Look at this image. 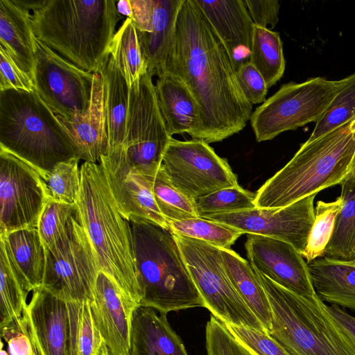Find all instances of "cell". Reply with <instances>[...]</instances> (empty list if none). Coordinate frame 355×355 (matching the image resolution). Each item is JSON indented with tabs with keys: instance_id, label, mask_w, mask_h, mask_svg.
I'll use <instances>...</instances> for the list:
<instances>
[{
	"instance_id": "6da1fadb",
	"label": "cell",
	"mask_w": 355,
	"mask_h": 355,
	"mask_svg": "<svg viewBox=\"0 0 355 355\" xmlns=\"http://www.w3.org/2000/svg\"><path fill=\"white\" fill-rule=\"evenodd\" d=\"M166 72L180 78L198 102L201 140L221 141L243 130L250 119L252 105L241 91L226 49L196 0H183L180 8Z\"/></svg>"
},
{
	"instance_id": "7a4b0ae2",
	"label": "cell",
	"mask_w": 355,
	"mask_h": 355,
	"mask_svg": "<svg viewBox=\"0 0 355 355\" xmlns=\"http://www.w3.org/2000/svg\"><path fill=\"white\" fill-rule=\"evenodd\" d=\"M31 23L37 40L76 67L98 72L123 16L114 0H40Z\"/></svg>"
},
{
	"instance_id": "3957f363",
	"label": "cell",
	"mask_w": 355,
	"mask_h": 355,
	"mask_svg": "<svg viewBox=\"0 0 355 355\" xmlns=\"http://www.w3.org/2000/svg\"><path fill=\"white\" fill-rule=\"evenodd\" d=\"M76 215L96 253L100 270L109 275L138 306L137 283L131 228L114 198L100 163L80 166V187Z\"/></svg>"
},
{
	"instance_id": "277c9868",
	"label": "cell",
	"mask_w": 355,
	"mask_h": 355,
	"mask_svg": "<svg viewBox=\"0 0 355 355\" xmlns=\"http://www.w3.org/2000/svg\"><path fill=\"white\" fill-rule=\"evenodd\" d=\"M355 154V117L312 141L257 191V207L288 206L340 184L349 175Z\"/></svg>"
},
{
	"instance_id": "5b68a950",
	"label": "cell",
	"mask_w": 355,
	"mask_h": 355,
	"mask_svg": "<svg viewBox=\"0 0 355 355\" xmlns=\"http://www.w3.org/2000/svg\"><path fill=\"white\" fill-rule=\"evenodd\" d=\"M129 222L140 291L139 306L164 313L205 307L171 230L135 217Z\"/></svg>"
},
{
	"instance_id": "8992f818",
	"label": "cell",
	"mask_w": 355,
	"mask_h": 355,
	"mask_svg": "<svg viewBox=\"0 0 355 355\" xmlns=\"http://www.w3.org/2000/svg\"><path fill=\"white\" fill-rule=\"evenodd\" d=\"M0 148L29 164L44 180L58 163L80 159L56 114L36 92L24 90L0 92Z\"/></svg>"
},
{
	"instance_id": "52a82bcc",
	"label": "cell",
	"mask_w": 355,
	"mask_h": 355,
	"mask_svg": "<svg viewBox=\"0 0 355 355\" xmlns=\"http://www.w3.org/2000/svg\"><path fill=\"white\" fill-rule=\"evenodd\" d=\"M255 270L271 308L268 334L290 355H355V346L318 295H299Z\"/></svg>"
},
{
	"instance_id": "ba28073f",
	"label": "cell",
	"mask_w": 355,
	"mask_h": 355,
	"mask_svg": "<svg viewBox=\"0 0 355 355\" xmlns=\"http://www.w3.org/2000/svg\"><path fill=\"white\" fill-rule=\"evenodd\" d=\"M153 75L147 71L130 89L126 133L119 148L104 155L112 165L154 178L172 137L159 107Z\"/></svg>"
},
{
	"instance_id": "9c48e42d",
	"label": "cell",
	"mask_w": 355,
	"mask_h": 355,
	"mask_svg": "<svg viewBox=\"0 0 355 355\" xmlns=\"http://www.w3.org/2000/svg\"><path fill=\"white\" fill-rule=\"evenodd\" d=\"M343 85V78H310L283 85L252 113L250 121L258 142L317 122Z\"/></svg>"
},
{
	"instance_id": "30bf717a",
	"label": "cell",
	"mask_w": 355,
	"mask_h": 355,
	"mask_svg": "<svg viewBox=\"0 0 355 355\" xmlns=\"http://www.w3.org/2000/svg\"><path fill=\"white\" fill-rule=\"evenodd\" d=\"M174 236L205 308L211 315L224 324L266 332L228 278L220 248L198 239Z\"/></svg>"
},
{
	"instance_id": "8fae6325",
	"label": "cell",
	"mask_w": 355,
	"mask_h": 355,
	"mask_svg": "<svg viewBox=\"0 0 355 355\" xmlns=\"http://www.w3.org/2000/svg\"><path fill=\"white\" fill-rule=\"evenodd\" d=\"M160 167L175 188L194 200L239 184L227 161L201 139L172 137Z\"/></svg>"
},
{
	"instance_id": "7c38bea8",
	"label": "cell",
	"mask_w": 355,
	"mask_h": 355,
	"mask_svg": "<svg viewBox=\"0 0 355 355\" xmlns=\"http://www.w3.org/2000/svg\"><path fill=\"white\" fill-rule=\"evenodd\" d=\"M100 271L96 253L76 215L68 236L51 252H46L42 287L53 295L83 304L91 301Z\"/></svg>"
},
{
	"instance_id": "4fadbf2b",
	"label": "cell",
	"mask_w": 355,
	"mask_h": 355,
	"mask_svg": "<svg viewBox=\"0 0 355 355\" xmlns=\"http://www.w3.org/2000/svg\"><path fill=\"white\" fill-rule=\"evenodd\" d=\"M51 196L40 174L0 148V235L37 228Z\"/></svg>"
},
{
	"instance_id": "5bb4252c",
	"label": "cell",
	"mask_w": 355,
	"mask_h": 355,
	"mask_svg": "<svg viewBox=\"0 0 355 355\" xmlns=\"http://www.w3.org/2000/svg\"><path fill=\"white\" fill-rule=\"evenodd\" d=\"M93 73L66 60L37 39L35 92L58 116L70 120L88 107Z\"/></svg>"
},
{
	"instance_id": "9a60e30c",
	"label": "cell",
	"mask_w": 355,
	"mask_h": 355,
	"mask_svg": "<svg viewBox=\"0 0 355 355\" xmlns=\"http://www.w3.org/2000/svg\"><path fill=\"white\" fill-rule=\"evenodd\" d=\"M82 306L43 287L33 291L23 316L37 355H76Z\"/></svg>"
},
{
	"instance_id": "2e32d148",
	"label": "cell",
	"mask_w": 355,
	"mask_h": 355,
	"mask_svg": "<svg viewBox=\"0 0 355 355\" xmlns=\"http://www.w3.org/2000/svg\"><path fill=\"white\" fill-rule=\"evenodd\" d=\"M316 193L288 206L259 208L205 217L235 228L244 234L270 237L304 251L314 222Z\"/></svg>"
},
{
	"instance_id": "e0dca14e",
	"label": "cell",
	"mask_w": 355,
	"mask_h": 355,
	"mask_svg": "<svg viewBox=\"0 0 355 355\" xmlns=\"http://www.w3.org/2000/svg\"><path fill=\"white\" fill-rule=\"evenodd\" d=\"M245 248L250 263L259 272L299 295H318L308 263L291 244L270 237L248 234Z\"/></svg>"
},
{
	"instance_id": "ac0fdd59",
	"label": "cell",
	"mask_w": 355,
	"mask_h": 355,
	"mask_svg": "<svg viewBox=\"0 0 355 355\" xmlns=\"http://www.w3.org/2000/svg\"><path fill=\"white\" fill-rule=\"evenodd\" d=\"M137 306L109 275L98 272L90 309L110 355H129L132 315Z\"/></svg>"
},
{
	"instance_id": "d6986e66",
	"label": "cell",
	"mask_w": 355,
	"mask_h": 355,
	"mask_svg": "<svg viewBox=\"0 0 355 355\" xmlns=\"http://www.w3.org/2000/svg\"><path fill=\"white\" fill-rule=\"evenodd\" d=\"M216 31L235 71L250 61L254 23L243 0H196Z\"/></svg>"
},
{
	"instance_id": "ffe728a7",
	"label": "cell",
	"mask_w": 355,
	"mask_h": 355,
	"mask_svg": "<svg viewBox=\"0 0 355 355\" xmlns=\"http://www.w3.org/2000/svg\"><path fill=\"white\" fill-rule=\"evenodd\" d=\"M93 76L92 96L87 110L70 120L56 116L75 142L80 159L99 163L109 148L105 90L102 75L96 72Z\"/></svg>"
},
{
	"instance_id": "44dd1931",
	"label": "cell",
	"mask_w": 355,
	"mask_h": 355,
	"mask_svg": "<svg viewBox=\"0 0 355 355\" xmlns=\"http://www.w3.org/2000/svg\"><path fill=\"white\" fill-rule=\"evenodd\" d=\"M99 163L104 168L110 187L122 215L129 220L135 217L169 229L153 193V178L143 176L110 164L103 155Z\"/></svg>"
},
{
	"instance_id": "7402d4cb",
	"label": "cell",
	"mask_w": 355,
	"mask_h": 355,
	"mask_svg": "<svg viewBox=\"0 0 355 355\" xmlns=\"http://www.w3.org/2000/svg\"><path fill=\"white\" fill-rule=\"evenodd\" d=\"M155 91L167 131L187 133L200 139L202 120L198 102L187 85L178 76L166 72L158 77Z\"/></svg>"
},
{
	"instance_id": "603a6c76",
	"label": "cell",
	"mask_w": 355,
	"mask_h": 355,
	"mask_svg": "<svg viewBox=\"0 0 355 355\" xmlns=\"http://www.w3.org/2000/svg\"><path fill=\"white\" fill-rule=\"evenodd\" d=\"M166 315L150 306L135 307L131 320L129 355H189Z\"/></svg>"
},
{
	"instance_id": "cb8c5ba5",
	"label": "cell",
	"mask_w": 355,
	"mask_h": 355,
	"mask_svg": "<svg viewBox=\"0 0 355 355\" xmlns=\"http://www.w3.org/2000/svg\"><path fill=\"white\" fill-rule=\"evenodd\" d=\"M29 10L0 0V46L34 83L37 38Z\"/></svg>"
},
{
	"instance_id": "d4e9b609",
	"label": "cell",
	"mask_w": 355,
	"mask_h": 355,
	"mask_svg": "<svg viewBox=\"0 0 355 355\" xmlns=\"http://www.w3.org/2000/svg\"><path fill=\"white\" fill-rule=\"evenodd\" d=\"M13 268L28 292L42 287L46 267V250L37 228L15 230L0 235Z\"/></svg>"
},
{
	"instance_id": "484cf974",
	"label": "cell",
	"mask_w": 355,
	"mask_h": 355,
	"mask_svg": "<svg viewBox=\"0 0 355 355\" xmlns=\"http://www.w3.org/2000/svg\"><path fill=\"white\" fill-rule=\"evenodd\" d=\"M183 0H154L152 32L137 30L147 70L158 77L163 73L173 41L177 17Z\"/></svg>"
},
{
	"instance_id": "4316f807",
	"label": "cell",
	"mask_w": 355,
	"mask_h": 355,
	"mask_svg": "<svg viewBox=\"0 0 355 355\" xmlns=\"http://www.w3.org/2000/svg\"><path fill=\"white\" fill-rule=\"evenodd\" d=\"M307 263L314 289L322 301L355 311V264L325 257Z\"/></svg>"
},
{
	"instance_id": "83f0119b",
	"label": "cell",
	"mask_w": 355,
	"mask_h": 355,
	"mask_svg": "<svg viewBox=\"0 0 355 355\" xmlns=\"http://www.w3.org/2000/svg\"><path fill=\"white\" fill-rule=\"evenodd\" d=\"M220 250L223 265L231 283L268 334L272 325L271 308L256 270L232 249Z\"/></svg>"
},
{
	"instance_id": "f1b7e54d",
	"label": "cell",
	"mask_w": 355,
	"mask_h": 355,
	"mask_svg": "<svg viewBox=\"0 0 355 355\" xmlns=\"http://www.w3.org/2000/svg\"><path fill=\"white\" fill-rule=\"evenodd\" d=\"M98 73L105 83L109 153L121 147L125 137L130 89L110 55Z\"/></svg>"
},
{
	"instance_id": "f546056e",
	"label": "cell",
	"mask_w": 355,
	"mask_h": 355,
	"mask_svg": "<svg viewBox=\"0 0 355 355\" xmlns=\"http://www.w3.org/2000/svg\"><path fill=\"white\" fill-rule=\"evenodd\" d=\"M340 186L343 205L322 257L351 262L355 259V177L349 175Z\"/></svg>"
},
{
	"instance_id": "4dcf8cb0",
	"label": "cell",
	"mask_w": 355,
	"mask_h": 355,
	"mask_svg": "<svg viewBox=\"0 0 355 355\" xmlns=\"http://www.w3.org/2000/svg\"><path fill=\"white\" fill-rule=\"evenodd\" d=\"M110 55L123 76L129 89L139 84L147 71L132 20L126 18L115 33L110 46Z\"/></svg>"
},
{
	"instance_id": "1f68e13d",
	"label": "cell",
	"mask_w": 355,
	"mask_h": 355,
	"mask_svg": "<svg viewBox=\"0 0 355 355\" xmlns=\"http://www.w3.org/2000/svg\"><path fill=\"white\" fill-rule=\"evenodd\" d=\"M250 62L262 75L268 88L283 76L286 61L279 33L254 26Z\"/></svg>"
},
{
	"instance_id": "d6a6232c",
	"label": "cell",
	"mask_w": 355,
	"mask_h": 355,
	"mask_svg": "<svg viewBox=\"0 0 355 355\" xmlns=\"http://www.w3.org/2000/svg\"><path fill=\"white\" fill-rule=\"evenodd\" d=\"M28 293L0 245V328L22 316Z\"/></svg>"
},
{
	"instance_id": "836d02e7",
	"label": "cell",
	"mask_w": 355,
	"mask_h": 355,
	"mask_svg": "<svg viewBox=\"0 0 355 355\" xmlns=\"http://www.w3.org/2000/svg\"><path fill=\"white\" fill-rule=\"evenodd\" d=\"M168 223L174 234L203 241L220 249L231 250L237 239L243 234L235 228L201 217Z\"/></svg>"
},
{
	"instance_id": "e575fe53",
	"label": "cell",
	"mask_w": 355,
	"mask_h": 355,
	"mask_svg": "<svg viewBox=\"0 0 355 355\" xmlns=\"http://www.w3.org/2000/svg\"><path fill=\"white\" fill-rule=\"evenodd\" d=\"M75 218V205H69L50 198L40 216L37 227L46 252L55 250L68 236L73 226Z\"/></svg>"
},
{
	"instance_id": "d590c367",
	"label": "cell",
	"mask_w": 355,
	"mask_h": 355,
	"mask_svg": "<svg viewBox=\"0 0 355 355\" xmlns=\"http://www.w3.org/2000/svg\"><path fill=\"white\" fill-rule=\"evenodd\" d=\"M156 204L167 221L199 217L196 200L175 188L160 167L153 180Z\"/></svg>"
},
{
	"instance_id": "8d00e7d4",
	"label": "cell",
	"mask_w": 355,
	"mask_h": 355,
	"mask_svg": "<svg viewBox=\"0 0 355 355\" xmlns=\"http://www.w3.org/2000/svg\"><path fill=\"white\" fill-rule=\"evenodd\" d=\"M343 205L338 197L333 202L318 200L315 207V218L306 245L301 253L306 263L322 257L334 229L336 216Z\"/></svg>"
},
{
	"instance_id": "74e56055",
	"label": "cell",
	"mask_w": 355,
	"mask_h": 355,
	"mask_svg": "<svg viewBox=\"0 0 355 355\" xmlns=\"http://www.w3.org/2000/svg\"><path fill=\"white\" fill-rule=\"evenodd\" d=\"M355 117V73L343 78V85L316 122L307 141H312Z\"/></svg>"
},
{
	"instance_id": "f35d334b",
	"label": "cell",
	"mask_w": 355,
	"mask_h": 355,
	"mask_svg": "<svg viewBox=\"0 0 355 355\" xmlns=\"http://www.w3.org/2000/svg\"><path fill=\"white\" fill-rule=\"evenodd\" d=\"M256 194L239 184L226 187L196 200L199 217L236 212L256 208Z\"/></svg>"
},
{
	"instance_id": "ab89813d",
	"label": "cell",
	"mask_w": 355,
	"mask_h": 355,
	"mask_svg": "<svg viewBox=\"0 0 355 355\" xmlns=\"http://www.w3.org/2000/svg\"><path fill=\"white\" fill-rule=\"evenodd\" d=\"M78 158L61 162L47 175L45 182L51 198L60 202L75 205L80 187V167Z\"/></svg>"
},
{
	"instance_id": "60d3db41",
	"label": "cell",
	"mask_w": 355,
	"mask_h": 355,
	"mask_svg": "<svg viewBox=\"0 0 355 355\" xmlns=\"http://www.w3.org/2000/svg\"><path fill=\"white\" fill-rule=\"evenodd\" d=\"M205 347L207 355H252L213 315L206 324Z\"/></svg>"
},
{
	"instance_id": "b9f144b4",
	"label": "cell",
	"mask_w": 355,
	"mask_h": 355,
	"mask_svg": "<svg viewBox=\"0 0 355 355\" xmlns=\"http://www.w3.org/2000/svg\"><path fill=\"white\" fill-rule=\"evenodd\" d=\"M224 324L252 355H290L266 332L248 327L227 323Z\"/></svg>"
},
{
	"instance_id": "7bdbcfd3",
	"label": "cell",
	"mask_w": 355,
	"mask_h": 355,
	"mask_svg": "<svg viewBox=\"0 0 355 355\" xmlns=\"http://www.w3.org/2000/svg\"><path fill=\"white\" fill-rule=\"evenodd\" d=\"M0 329L1 355H37L23 315Z\"/></svg>"
},
{
	"instance_id": "ee69618b",
	"label": "cell",
	"mask_w": 355,
	"mask_h": 355,
	"mask_svg": "<svg viewBox=\"0 0 355 355\" xmlns=\"http://www.w3.org/2000/svg\"><path fill=\"white\" fill-rule=\"evenodd\" d=\"M103 341L92 318L90 301L85 302L80 315L76 355H97Z\"/></svg>"
},
{
	"instance_id": "f6af8a7d",
	"label": "cell",
	"mask_w": 355,
	"mask_h": 355,
	"mask_svg": "<svg viewBox=\"0 0 355 355\" xmlns=\"http://www.w3.org/2000/svg\"><path fill=\"white\" fill-rule=\"evenodd\" d=\"M236 76L243 95L252 105L266 101L268 88L262 75L250 61L236 69Z\"/></svg>"
},
{
	"instance_id": "bcb514c9",
	"label": "cell",
	"mask_w": 355,
	"mask_h": 355,
	"mask_svg": "<svg viewBox=\"0 0 355 355\" xmlns=\"http://www.w3.org/2000/svg\"><path fill=\"white\" fill-rule=\"evenodd\" d=\"M9 89L35 92L33 80L13 62L0 46V92Z\"/></svg>"
},
{
	"instance_id": "7dc6e473",
	"label": "cell",
	"mask_w": 355,
	"mask_h": 355,
	"mask_svg": "<svg viewBox=\"0 0 355 355\" xmlns=\"http://www.w3.org/2000/svg\"><path fill=\"white\" fill-rule=\"evenodd\" d=\"M254 25L272 29L279 21V3L277 0H243Z\"/></svg>"
},
{
	"instance_id": "c3c4849f",
	"label": "cell",
	"mask_w": 355,
	"mask_h": 355,
	"mask_svg": "<svg viewBox=\"0 0 355 355\" xmlns=\"http://www.w3.org/2000/svg\"><path fill=\"white\" fill-rule=\"evenodd\" d=\"M131 19L136 29L141 32H152L154 0H130Z\"/></svg>"
},
{
	"instance_id": "681fc988",
	"label": "cell",
	"mask_w": 355,
	"mask_h": 355,
	"mask_svg": "<svg viewBox=\"0 0 355 355\" xmlns=\"http://www.w3.org/2000/svg\"><path fill=\"white\" fill-rule=\"evenodd\" d=\"M326 309L334 321L355 346V317L338 306L326 305Z\"/></svg>"
},
{
	"instance_id": "f907efd6",
	"label": "cell",
	"mask_w": 355,
	"mask_h": 355,
	"mask_svg": "<svg viewBox=\"0 0 355 355\" xmlns=\"http://www.w3.org/2000/svg\"><path fill=\"white\" fill-rule=\"evenodd\" d=\"M116 8L119 14L125 16L127 18H131L132 8L130 0H121L116 2Z\"/></svg>"
},
{
	"instance_id": "816d5d0a",
	"label": "cell",
	"mask_w": 355,
	"mask_h": 355,
	"mask_svg": "<svg viewBox=\"0 0 355 355\" xmlns=\"http://www.w3.org/2000/svg\"><path fill=\"white\" fill-rule=\"evenodd\" d=\"M97 355H110V353L104 341L103 342Z\"/></svg>"
},
{
	"instance_id": "f5cc1de1",
	"label": "cell",
	"mask_w": 355,
	"mask_h": 355,
	"mask_svg": "<svg viewBox=\"0 0 355 355\" xmlns=\"http://www.w3.org/2000/svg\"><path fill=\"white\" fill-rule=\"evenodd\" d=\"M349 175L355 177V154L351 164Z\"/></svg>"
},
{
	"instance_id": "db71d44e",
	"label": "cell",
	"mask_w": 355,
	"mask_h": 355,
	"mask_svg": "<svg viewBox=\"0 0 355 355\" xmlns=\"http://www.w3.org/2000/svg\"><path fill=\"white\" fill-rule=\"evenodd\" d=\"M351 262H352L354 264H355V259L353 261H351Z\"/></svg>"
}]
</instances>
